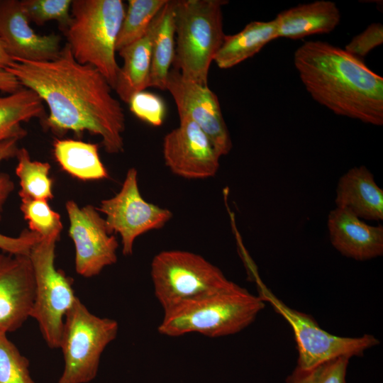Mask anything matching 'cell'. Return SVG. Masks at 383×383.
Returning <instances> with one entry per match:
<instances>
[{"label":"cell","instance_id":"26","mask_svg":"<svg viewBox=\"0 0 383 383\" xmlns=\"http://www.w3.org/2000/svg\"><path fill=\"white\" fill-rule=\"evenodd\" d=\"M0 329V383H35L29 372V362Z\"/></svg>","mask_w":383,"mask_h":383},{"label":"cell","instance_id":"21","mask_svg":"<svg viewBox=\"0 0 383 383\" xmlns=\"http://www.w3.org/2000/svg\"><path fill=\"white\" fill-rule=\"evenodd\" d=\"M174 55V1L168 0L153 20L149 87L166 90Z\"/></svg>","mask_w":383,"mask_h":383},{"label":"cell","instance_id":"7","mask_svg":"<svg viewBox=\"0 0 383 383\" xmlns=\"http://www.w3.org/2000/svg\"><path fill=\"white\" fill-rule=\"evenodd\" d=\"M60 233L43 237L28 255L35 281L30 317L38 322L45 341L51 348H60L65 317L77 298L72 278L55 265V246Z\"/></svg>","mask_w":383,"mask_h":383},{"label":"cell","instance_id":"13","mask_svg":"<svg viewBox=\"0 0 383 383\" xmlns=\"http://www.w3.org/2000/svg\"><path fill=\"white\" fill-rule=\"evenodd\" d=\"M162 154L173 174L189 179L213 177L221 157L206 134L187 118H180L179 126L165 135Z\"/></svg>","mask_w":383,"mask_h":383},{"label":"cell","instance_id":"19","mask_svg":"<svg viewBox=\"0 0 383 383\" xmlns=\"http://www.w3.org/2000/svg\"><path fill=\"white\" fill-rule=\"evenodd\" d=\"M152 34L153 21L142 38L118 52L123 64L119 67L114 90L125 103L149 87Z\"/></svg>","mask_w":383,"mask_h":383},{"label":"cell","instance_id":"31","mask_svg":"<svg viewBox=\"0 0 383 383\" xmlns=\"http://www.w3.org/2000/svg\"><path fill=\"white\" fill-rule=\"evenodd\" d=\"M382 43L383 26L380 23H373L354 36L345 45V50L361 59Z\"/></svg>","mask_w":383,"mask_h":383},{"label":"cell","instance_id":"32","mask_svg":"<svg viewBox=\"0 0 383 383\" xmlns=\"http://www.w3.org/2000/svg\"><path fill=\"white\" fill-rule=\"evenodd\" d=\"M43 236L30 230H24L18 237H11L0 233V250L4 252L28 256L32 247Z\"/></svg>","mask_w":383,"mask_h":383},{"label":"cell","instance_id":"1","mask_svg":"<svg viewBox=\"0 0 383 383\" xmlns=\"http://www.w3.org/2000/svg\"><path fill=\"white\" fill-rule=\"evenodd\" d=\"M5 70L46 104L44 126L57 135L69 131L99 135L108 153L123 151L126 118L112 87L94 67L78 62L66 43L49 61L13 60Z\"/></svg>","mask_w":383,"mask_h":383},{"label":"cell","instance_id":"35","mask_svg":"<svg viewBox=\"0 0 383 383\" xmlns=\"http://www.w3.org/2000/svg\"><path fill=\"white\" fill-rule=\"evenodd\" d=\"M13 62L5 50L4 45L0 40V68L5 69Z\"/></svg>","mask_w":383,"mask_h":383},{"label":"cell","instance_id":"2","mask_svg":"<svg viewBox=\"0 0 383 383\" xmlns=\"http://www.w3.org/2000/svg\"><path fill=\"white\" fill-rule=\"evenodd\" d=\"M306 90L336 115L383 124V78L359 57L326 41L309 40L294 53Z\"/></svg>","mask_w":383,"mask_h":383},{"label":"cell","instance_id":"5","mask_svg":"<svg viewBox=\"0 0 383 383\" xmlns=\"http://www.w3.org/2000/svg\"><path fill=\"white\" fill-rule=\"evenodd\" d=\"M121 0H73L63 32L74 59L96 68L114 89L119 66L116 45L125 15Z\"/></svg>","mask_w":383,"mask_h":383},{"label":"cell","instance_id":"15","mask_svg":"<svg viewBox=\"0 0 383 383\" xmlns=\"http://www.w3.org/2000/svg\"><path fill=\"white\" fill-rule=\"evenodd\" d=\"M0 40L13 60H52L62 48L60 35H39L31 28L18 0H0Z\"/></svg>","mask_w":383,"mask_h":383},{"label":"cell","instance_id":"11","mask_svg":"<svg viewBox=\"0 0 383 383\" xmlns=\"http://www.w3.org/2000/svg\"><path fill=\"white\" fill-rule=\"evenodd\" d=\"M65 208L69 235L75 248L76 272L84 277H92L116 263L118 243L96 208L91 205L80 208L72 200L66 202Z\"/></svg>","mask_w":383,"mask_h":383},{"label":"cell","instance_id":"9","mask_svg":"<svg viewBox=\"0 0 383 383\" xmlns=\"http://www.w3.org/2000/svg\"><path fill=\"white\" fill-rule=\"evenodd\" d=\"M260 296L291 326L298 350L296 367L299 368H310L342 356H362L366 350L379 343L370 334L355 338L331 334L311 316L287 306L267 289H262Z\"/></svg>","mask_w":383,"mask_h":383},{"label":"cell","instance_id":"16","mask_svg":"<svg viewBox=\"0 0 383 383\" xmlns=\"http://www.w3.org/2000/svg\"><path fill=\"white\" fill-rule=\"evenodd\" d=\"M332 245L341 255L358 261L383 254V226L366 223L346 209L335 207L328 216Z\"/></svg>","mask_w":383,"mask_h":383},{"label":"cell","instance_id":"24","mask_svg":"<svg viewBox=\"0 0 383 383\" xmlns=\"http://www.w3.org/2000/svg\"><path fill=\"white\" fill-rule=\"evenodd\" d=\"M16 158V174L21 186L19 196L47 201L52 199V179L49 176L50 165L32 160L24 148H19Z\"/></svg>","mask_w":383,"mask_h":383},{"label":"cell","instance_id":"20","mask_svg":"<svg viewBox=\"0 0 383 383\" xmlns=\"http://www.w3.org/2000/svg\"><path fill=\"white\" fill-rule=\"evenodd\" d=\"M278 38L274 19L253 21L233 35H225L213 61L221 69H229L258 53L270 42Z\"/></svg>","mask_w":383,"mask_h":383},{"label":"cell","instance_id":"25","mask_svg":"<svg viewBox=\"0 0 383 383\" xmlns=\"http://www.w3.org/2000/svg\"><path fill=\"white\" fill-rule=\"evenodd\" d=\"M167 1L129 0L116 41V52L142 38Z\"/></svg>","mask_w":383,"mask_h":383},{"label":"cell","instance_id":"4","mask_svg":"<svg viewBox=\"0 0 383 383\" xmlns=\"http://www.w3.org/2000/svg\"><path fill=\"white\" fill-rule=\"evenodd\" d=\"M225 0L174 1L175 55L173 69L187 79L209 86L211 62L225 34Z\"/></svg>","mask_w":383,"mask_h":383},{"label":"cell","instance_id":"14","mask_svg":"<svg viewBox=\"0 0 383 383\" xmlns=\"http://www.w3.org/2000/svg\"><path fill=\"white\" fill-rule=\"evenodd\" d=\"M35 298V281L27 255L0 253V329L20 328L30 317Z\"/></svg>","mask_w":383,"mask_h":383},{"label":"cell","instance_id":"23","mask_svg":"<svg viewBox=\"0 0 383 383\" xmlns=\"http://www.w3.org/2000/svg\"><path fill=\"white\" fill-rule=\"evenodd\" d=\"M53 153L61 167L76 178L96 180L109 177L96 144L72 139H56L53 143Z\"/></svg>","mask_w":383,"mask_h":383},{"label":"cell","instance_id":"29","mask_svg":"<svg viewBox=\"0 0 383 383\" xmlns=\"http://www.w3.org/2000/svg\"><path fill=\"white\" fill-rule=\"evenodd\" d=\"M21 211L28 221L29 230L43 237L54 232H61L62 223L60 215L53 211L47 200L21 198Z\"/></svg>","mask_w":383,"mask_h":383},{"label":"cell","instance_id":"6","mask_svg":"<svg viewBox=\"0 0 383 383\" xmlns=\"http://www.w3.org/2000/svg\"><path fill=\"white\" fill-rule=\"evenodd\" d=\"M150 274L155 295L164 313L235 284L200 255L179 250L157 253L152 260Z\"/></svg>","mask_w":383,"mask_h":383},{"label":"cell","instance_id":"12","mask_svg":"<svg viewBox=\"0 0 383 383\" xmlns=\"http://www.w3.org/2000/svg\"><path fill=\"white\" fill-rule=\"evenodd\" d=\"M166 90L176 104L179 118L193 121L209 138L221 156L228 154L233 147L230 133L218 96L209 86L188 80L179 71L172 69Z\"/></svg>","mask_w":383,"mask_h":383},{"label":"cell","instance_id":"28","mask_svg":"<svg viewBox=\"0 0 383 383\" xmlns=\"http://www.w3.org/2000/svg\"><path fill=\"white\" fill-rule=\"evenodd\" d=\"M72 0H22L21 6L29 22L42 26L50 21L57 22L64 32L71 21Z\"/></svg>","mask_w":383,"mask_h":383},{"label":"cell","instance_id":"10","mask_svg":"<svg viewBox=\"0 0 383 383\" xmlns=\"http://www.w3.org/2000/svg\"><path fill=\"white\" fill-rule=\"evenodd\" d=\"M138 172L130 168L120 191L113 197L101 201L96 208L105 214L108 231L120 235L122 252L133 253V244L140 235L160 229L172 218V212L145 201L139 190Z\"/></svg>","mask_w":383,"mask_h":383},{"label":"cell","instance_id":"18","mask_svg":"<svg viewBox=\"0 0 383 383\" xmlns=\"http://www.w3.org/2000/svg\"><path fill=\"white\" fill-rule=\"evenodd\" d=\"M341 14L335 3L326 0L300 4L279 13L274 18L279 38L292 40L332 32Z\"/></svg>","mask_w":383,"mask_h":383},{"label":"cell","instance_id":"33","mask_svg":"<svg viewBox=\"0 0 383 383\" xmlns=\"http://www.w3.org/2000/svg\"><path fill=\"white\" fill-rule=\"evenodd\" d=\"M17 138H10L0 142V163L5 160L16 157L19 150ZM14 189V184L10 176L5 173H0V220L4 204Z\"/></svg>","mask_w":383,"mask_h":383},{"label":"cell","instance_id":"30","mask_svg":"<svg viewBox=\"0 0 383 383\" xmlns=\"http://www.w3.org/2000/svg\"><path fill=\"white\" fill-rule=\"evenodd\" d=\"M128 104L131 111L139 119L153 126L162 124L166 106L160 96L142 91L134 94Z\"/></svg>","mask_w":383,"mask_h":383},{"label":"cell","instance_id":"22","mask_svg":"<svg viewBox=\"0 0 383 383\" xmlns=\"http://www.w3.org/2000/svg\"><path fill=\"white\" fill-rule=\"evenodd\" d=\"M46 117L43 100L33 90L22 87L0 97V142L10 138L21 140L27 134L21 123Z\"/></svg>","mask_w":383,"mask_h":383},{"label":"cell","instance_id":"27","mask_svg":"<svg viewBox=\"0 0 383 383\" xmlns=\"http://www.w3.org/2000/svg\"><path fill=\"white\" fill-rule=\"evenodd\" d=\"M350 357H338L314 367L302 369L296 367L287 377V383H346V374Z\"/></svg>","mask_w":383,"mask_h":383},{"label":"cell","instance_id":"17","mask_svg":"<svg viewBox=\"0 0 383 383\" xmlns=\"http://www.w3.org/2000/svg\"><path fill=\"white\" fill-rule=\"evenodd\" d=\"M335 204L361 219L383 220V189L365 166L353 167L340 177Z\"/></svg>","mask_w":383,"mask_h":383},{"label":"cell","instance_id":"8","mask_svg":"<svg viewBox=\"0 0 383 383\" xmlns=\"http://www.w3.org/2000/svg\"><path fill=\"white\" fill-rule=\"evenodd\" d=\"M118 331L116 321L91 313L77 297L64 319L60 348L65 366L59 383L93 380L101 354Z\"/></svg>","mask_w":383,"mask_h":383},{"label":"cell","instance_id":"3","mask_svg":"<svg viewBox=\"0 0 383 383\" xmlns=\"http://www.w3.org/2000/svg\"><path fill=\"white\" fill-rule=\"evenodd\" d=\"M260 296L235 284L224 291L187 302L164 313L157 330L168 336L198 333L210 338L237 333L264 309Z\"/></svg>","mask_w":383,"mask_h":383},{"label":"cell","instance_id":"34","mask_svg":"<svg viewBox=\"0 0 383 383\" xmlns=\"http://www.w3.org/2000/svg\"><path fill=\"white\" fill-rule=\"evenodd\" d=\"M22 87L14 75L5 69L0 68V91L10 94L18 91Z\"/></svg>","mask_w":383,"mask_h":383}]
</instances>
